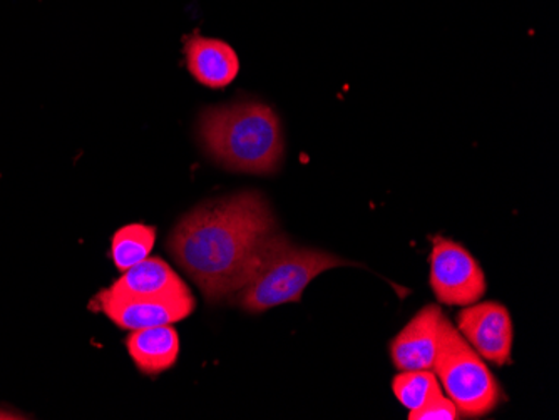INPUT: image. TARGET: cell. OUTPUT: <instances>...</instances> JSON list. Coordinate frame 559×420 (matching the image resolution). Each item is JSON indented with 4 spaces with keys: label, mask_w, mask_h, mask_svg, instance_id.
<instances>
[{
    "label": "cell",
    "mask_w": 559,
    "mask_h": 420,
    "mask_svg": "<svg viewBox=\"0 0 559 420\" xmlns=\"http://www.w3.org/2000/svg\"><path fill=\"white\" fill-rule=\"evenodd\" d=\"M278 231L259 191L216 197L191 209L169 235V253L206 302L234 299L250 280L263 249Z\"/></svg>",
    "instance_id": "cell-1"
},
{
    "label": "cell",
    "mask_w": 559,
    "mask_h": 420,
    "mask_svg": "<svg viewBox=\"0 0 559 420\" xmlns=\"http://www.w3.org/2000/svg\"><path fill=\"white\" fill-rule=\"evenodd\" d=\"M198 140L213 161L230 171L272 175L284 159L278 115L251 99L206 108L198 119Z\"/></svg>",
    "instance_id": "cell-2"
},
{
    "label": "cell",
    "mask_w": 559,
    "mask_h": 420,
    "mask_svg": "<svg viewBox=\"0 0 559 420\" xmlns=\"http://www.w3.org/2000/svg\"><path fill=\"white\" fill-rule=\"evenodd\" d=\"M347 265L352 263L332 253L298 249L285 235L276 231L263 249L250 280L231 300L250 313L297 303L313 278L326 269Z\"/></svg>",
    "instance_id": "cell-3"
},
{
    "label": "cell",
    "mask_w": 559,
    "mask_h": 420,
    "mask_svg": "<svg viewBox=\"0 0 559 420\" xmlns=\"http://www.w3.org/2000/svg\"><path fill=\"white\" fill-rule=\"evenodd\" d=\"M432 370L461 416L473 419L485 417L499 406L501 387L498 381L483 357L445 316Z\"/></svg>",
    "instance_id": "cell-4"
},
{
    "label": "cell",
    "mask_w": 559,
    "mask_h": 420,
    "mask_svg": "<svg viewBox=\"0 0 559 420\" xmlns=\"http://www.w3.org/2000/svg\"><path fill=\"white\" fill-rule=\"evenodd\" d=\"M430 288L445 305L467 307L488 290L485 272L463 244L436 237L430 253Z\"/></svg>",
    "instance_id": "cell-5"
},
{
    "label": "cell",
    "mask_w": 559,
    "mask_h": 420,
    "mask_svg": "<svg viewBox=\"0 0 559 420\" xmlns=\"http://www.w3.org/2000/svg\"><path fill=\"white\" fill-rule=\"evenodd\" d=\"M94 302L112 324L131 332L176 324L188 319L197 307L191 293L133 299L115 293L109 288L97 293Z\"/></svg>",
    "instance_id": "cell-6"
},
{
    "label": "cell",
    "mask_w": 559,
    "mask_h": 420,
    "mask_svg": "<svg viewBox=\"0 0 559 420\" xmlns=\"http://www.w3.org/2000/svg\"><path fill=\"white\" fill-rule=\"evenodd\" d=\"M457 331L483 359L496 365L511 360L513 320L510 310L498 302L467 305L457 315Z\"/></svg>",
    "instance_id": "cell-7"
},
{
    "label": "cell",
    "mask_w": 559,
    "mask_h": 420,
    "mask_svg": "<svg viewBox=\"0 0 559 420\" xmlns=\"http://www.w3.org/2000/svg\"><path fill=\"white\" fill-rule=\"evenodd\" d=\"M442 320L444 313L441 307L426 305L399 332L397 337L391 341L395 369L401 372L435 369Z\"/></svg>",
    "instance_id": "cell-8"
},
{
    "label": "cell",
    "mask_w": 559,
    "mask_h": 420,
    "mask_svg": "<svg viewBox=\"0 0 559 420\" xmlns=\"http://www.w3.org/2000/svg\"><path fill=\"white\" fill-rule=\"evenodd\" d=\"M188 71L191 76L212 89H222L237 80L240 61L230 44L210 37H188L185 44Z\"/></svg>",
    "instance_id": "cell-9"
},
{
    "label": "cell",
    "mask_w": 559,
    "mask_h": 420,
    "mask_svg": "<svg viewBox=\"0 0 559 420\" xmlns=\"http://www.w3.org/2000/svg\"><path fill=\"white\" fill-rule=\"evenodd\" d=\"M109 290L133 299L191 293L188 285L162 259H146L126 269Z\"/></svg>",
    "instance_id": "cell-10"
},
{
    "label": "cell",
    "mask_w": 559,
    "mask_h": 420,
    "mask_svg": "<svg viewBox=\"0 0 559 420\" xmlns=\"http://www.w3.org/2000/svg\"><path fill=\"white\" fill-rule=\"evenodd\" d=\"M126 347L141 374L156 377L178 360L180 337L173 325L141 328L126 338Z\"/></svg>",
    "instance_id": "cell-11"
},
{
    "label": "cell",
    "mask_w": 559,
    "mask_h": 420,
    "mask_svg": "<svg viewBox=\"0 0 559 420\" xmlns=\"http://www.w3.org/2000/svg\"><path fill=\"white\" fill-rule=\"evenodd\" d=\"M156 228L146 225H128L112 237L111 256L116 268L126 272L150 256L155 247Z\"/></svg>",
    "instance_id": "cell-12"
},
{
    "label": "cell",
    "mask_w": 559,
    "mask_h": 420,
    "mask_svg": "<svg viewBox=\"0 0 559 420\" xmlns=\"http://www.w3.org/2000/svg\"><path fill=\"white\" fill-rule=\"evenodd\" d=\"M392 391L399 403L411 412L423 407L441 387L432 370H404L392 381Z\"/></svg>",
    "instance_id": "cell-13"
},
{
    "label": "cell",
    "mask_w": 559,
    "mask_h": 420,
    "mask_svg": "<svg viewBox=\"0 0 559 420\" xmlns=\"http://www.w3.org/2000/svg\"><path fill=\"white\" fill-rule=\"evenodd\" d=\"M461 417L463 416H461L460 409L442 394V391L430 395L429 400L423 407L409 412L411 420H457Z\"/></svg>",
    "instance_id": "cell-14"
}]
</instances>
